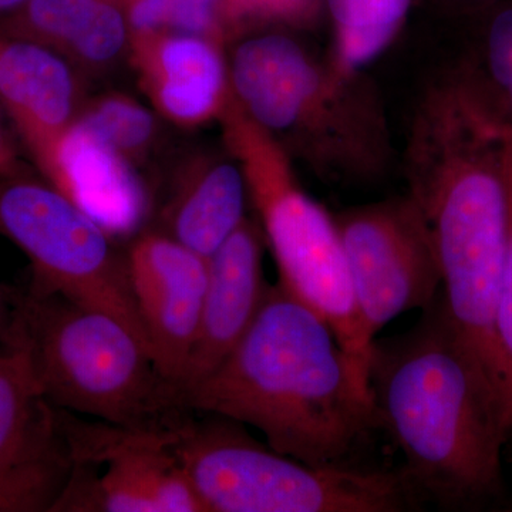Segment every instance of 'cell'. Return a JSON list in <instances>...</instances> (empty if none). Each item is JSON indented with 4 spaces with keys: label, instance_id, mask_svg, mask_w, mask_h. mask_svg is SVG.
Returning a JSON list of instances; mask_svg holds the SVG:
<instances>
[{
    "label": "cell",
    "instance_id": "cell-21",
    "mask_svg": "<svg viewBox=\"0 0 512 512\" xmlns=\"http://www.w3.org/2000/svg\"><path fill=\"white\" fill-rule=\"evenodd\" d=\"M126 9L116 0H97L89 19L62 50L74 67L100 72L130 49Z\"/></svg>",
    "mask_w": 512,
    "mask_h": 512
},
{
    "label": "cell",
    "instance_id": "cell-2",
    "mask_svg": "<svg viewBox=\"0 0 512 512\" xmlns=\"http://www.w3.org/2000/svg\"><path fill=\"white\" fill-rule=\"evenodd\" d=\"M181 399L194 412L254 427L278 453L315 467L352 466L380 429L369 383L333 330L279 284L268 285L221 365Z\"/></svg>",
    "mask_w": 512,
    "mask_h": 512
},
{
    "label": "cell",
    "instance_id": "cell-9",
    "mask_svg": "<svg viewBox=\"0 0 512 512\" xmlns=\"http://www.w3.org/2000/svg\"><path fill=\"white\" fill-rule=\"evenodd\" d=\"M336 224L357 312L372 342L397 316L436 301L443 286L439 255L413 198L349 212Z\"/></svg>",
    "mask_w": 512,
    "mask_h": 512
},
{
    "label": "cell",
    "instance_id": "cell-23",
    "mask_svg": "<svg viewBox=\"0 0 512 512\" xmlns=\"http://www.w3.org/2000/svg\"><path fill=\"white\" fill-rule=\"evenodd\" d=\"M503 167L508 195V232L503 281L495 319V339L512 430V130L508 127L504 130Z\"/></svg>",
    "mask_w": 512,
    "mask_h": 512
},
{
    "label": "cell",
    "instance_id": "cell-3",
    "mask_svg": "<svg viewBox=\"0 0 512 512\" xmlns=\"http://www.w3.org/2000/svg\"><path fill=\"white\" fill-rule=\"evenodd\" d=\"M439 117L440 164L421 173L413 200L433 235L448 312L504 393L495 339L508 232L504 124L467 99Z\"/></svg>",
    "mask_w": 512,
    "mask_h": 512
},
{
    "label": "cell",
    "instance_id": "cell-4",
    "mask_svg": "<svg viewBox=\"0 0 512 512\" xmlns=\"http://www.w3.org/2000/svg\"><path fill=\"white\" fill-rule=\"evenodd\" d=\"M5 349L25 353L59 409L131 427L178 431L191 410L136 333L60 293L13 288Z\"/></svg>",
    "mask_w": 512,
    "mask_h": 512
},
{
    "label": "cell",
    "instance_id": "cell-10",
    "mask_svg": "<svg viewBox=\"0 0 512 512\" xmlns=\"http://www.w3.org/2000/svg\"><path fill=\"white\" fill-rule=\"evenodd\" d=\"M72 474L62 409L25 353H0V512H53Z\"/></svg>",
    "mask_w": 512,
    "mask_h": 512
},
{
    "label": "cell",
    "instance_id": "cell-27",
    "mask_svg": "<svg viewBox=\"0 0 512 512\" xmlns=\"http://www.w3.org/2000/svg\"><path fill=\"white\" fill-rule=\"evenodd\" d=\"M13 315V288L0 284V343L8 336Z\"/></svg>",
    "mask_w": 512,
    "mask_h": 512
},
{
    "label": "cell",
    "instance_id": "cell-24",
    "mask_svg": "<svg viewBox=\"0 0 512 512\" xmlns=\"http://www.w3.org/2000/svg\"><path fill=\"white\" fill-rule=\"evenodd\" d=\"M487 64L503 93L512 89V3L495 10L487 30Z\"/></svg>",
    "mask_w": 512,
    "mask_h": 512
},
{
    "label": "cell",
    "instance_id": "cell-17",
    "mask_svg": "<svg viewBox=\"0 0 512 512\" xmlns=\"http://www.w3.org/2000/svg\"><path fill=\"white\" fill-rule=\"evenodd\" d=\"M247 197L241 165L192 157L175 177L158 231L210 258L247 218Z\"/></svg>",
    "mask_w": 512,
    "mask_h": 512
},
{
    "label": "cell",
    "instance_id": "cell-25",
    "mask_svg": "<svg viewBox=\"0 0 512 512\" xmlns=\"http://www.w3.org/2000/svg\"><path fill=\"white\" fill-rule=\"evenodd\" d=\"M306 0H222L224 20L288 16L303 8Z\"/></svg>",
    "mask_w": 512,
    "mask_h": 512
},
{
    "label": "cell",
    "instance_id": "cell-28",
    "mask_svg": "<svg viewBox=\"0 0 512 512\" xmlns=\"http://www.w3.org/2000/svg\"><path fill=\"white\" fill-rule=\"evenodd\" d=\"M28 0H0V19L8 18L16 10L22 8Z\"/></svg>",
    "mask_w": 512,
    "mask_h": 512
},
{
    "label": "cell",
    "instance_id": "cell-7",
    "mask_svg": "<svg viewBox=\"0 0 512 512\" xmlns=\"http://www.w3.org/2000/svg\"><path fill=\"white\" fill-rule=\"evenodd\" d=\"M0 235L28 256L29 288L60 293L109 313L148 348L126 254H121L103 225L46 178L33 170L0 177Z\"/></svg>",
    "mask_w": 512,
    "mask_h": 512
},
{
    "label": "cell",
    "instance_id": "cell-29",
    "mask_svg": "<svg viewBox=\"0 0 512 512\" xmlns=\"http://www.w3.org/2000/svg\"><path fill=\"white\" fill-rule=\"evenodd\" d=\"M504 97H505V103H507L508 113H510V117H511V123L505 124V126H507L508 128H511V130H512V89L508 90V92H505Z\"/></svg>",
    "mask_w": 512,
    "mask_h": 512
},
{
    "label": "cell",
    "instance_id": "cell-22",
    "mask_svg": "<svg viewBox=\"0 0 512 512\" xmlns=\"http://www.w3.org/2000/svg\"><path fill=\"white\" fill-rule=\"evenodd\" d=\"M97 0H28L8 18L0 32L23 37L62 53L89 19Z\"/></svg>",
    "mask_w": 512,
    "mask_h": 512
},
{
    "label": "cell",
    "instance_id": "cell-19",
    "mask_svg": "<svg viewBox=\"0 0 512 512\" xmlns=\"http://www.w3.org/2000/svg\"><path fill=\"white\" fill-rule=\"evenodd\" d=\"M79 123L136 164L158 138L156 114L123 93H109L84 103Z\"/></svg>",
    "mask_w": 512,
    "mask_h": 512
},
{
    "label": "cell",
    "instance_id": "cell-6",
    "mask_svg": "<svg viewBox=\"0 0 512 512\" xmlns=\"http://www.w3.org/2000/svg\"><path fill=\"white\" fill-rule=\"evenodd\" d=\"M221 121L278 265V284L328 323L369 383L373 342L357 312L338 224L296 184L281 148L234 96Z\"/></svg>",
    "mask_w": 512,
    "mask_h": 512
},
{
    "label": "cell",
    "instance_id": "cell-11",
    "mask_svg": "<svg viewBox=\"0 0 512 512\" xmlns=\"http://www.w3.org/2000/svg\"><path fill=\"white\" fill-rule=\"evenodd\" d=\"M128 278L154 362L180 390L197 335L208 281V258L161 231L130 245Z\"/></svg>",
    "mask_w": 512,
    "mask_h": 512
},
{
    "label": "cell",
    "instance_id": "cell-18",
    "mask_svg": "<svg viewBox=\"0 0 512 512\" xmlns=\"http://www.w3.org/2000/svg\"><path fill=\"white\" fill-rule=\"evenodd\" d=\"M410 5L412 0H328L342 63L355 69L379 55L396 35Z\"/></svg>",
    "mask_w": 512,
    "mask_h": 512
},
{
    "label": "cell",
    "instance_id": "cell-12",
    "mask_svg": "<svg viewBox=\"0 0 512 512\" xmlns=\"http://www.w3.org/2000/svg\"><path fill=\"white\" fill-rule=\"evenodd\" d=\"M83 107L79 72L62 53L0 32V109L42 177Z\"/></svg>",
    "mask_w": 512,
    "mask_h": 512
},
{
    "label": "cell",
    "instance_id": "cell-31",
    "mask_svg": "<svg viewBox=\"0 0 512 512\" xmlns=\"http://www.w3.org/2000/svg\"><path fill=\"white\" fill-rule=\"evenodd\" d=\"M116 2H120V3H121V5H124V3H126V2H127V0H116Z\"/></svg>",
    "mask_w": 512,
    "mask_h": 512
},
{
    "label": "cell",
    "instance_id": "cell-13",
    "mask_svg": "<svg viewBox=\"0 0 512 512\" xmlns=\"http://www.w3.org/2000/svg\"><path fill=\"white\" fill-rule=\"evenodd\" d=\"M264 232L245 218L208 258V281L197 335L180 394L214 372L238 345L264 302Z\"/></svg>",
    "mask_w": 512,
    "mask_h": 512
},
{
    "label": "cell",
    "instance_id": "cell-5",
    "mask_svg": "<svg viewBox=\"0 0 512 512\" xmlns=\"http://www.w3.org/2000/svg\"><path fill=\"white\" fill-rule=\"evenodd\" d=\"M177 451L204 512H399L412 508L402 473L309 466L249 436L244 424L192 412Z\"/></svg>",
    "mask_w": 512,
    "mask_h": 512
},
{
    "label": "cell",
    "instance_id": "cell-16",
    "mask_svg": "<svg viewBox=\"0 0 512 512\" xmlns=\"http://www.w3.org/2000/svg\"><path fill=\"white\" fill-rule=\"evenodd\" d=\"M234 99L266 131L288 130L318 93L319 77L301 47L282 35L245 40L231 64Z\"/></svg>",
    "mask_w": 512,
    "mask_h": 512
},
{
    "label": "cell",
    "instance_id": "cell-26",
    "mask_svg": "<svg viewBox=\"0 0 512 512\" xmlns=\"http://www.w3.org/2000/svg\"><path fill=\"white\" fill-rule=\"evenodd\" d=\"M15 136L8 126L5 113L0 109V177L32 170V167L20 157L19 144Z\"/></svg>",
    "mask_w": 512,
    "mask_h": 512
},
{
    "label": "cell",
    "instance_id": "cell-1",
    "mask_svg": "<svg viewBox=\"0 0 512 512\" xmlns=\"http://www.w3.org/2000/svg\"><path fill=\"white\" fill-rule=\"evenodd\" d=\"M409 332L375 340L369 387L414 493L450 510L504 497L510 414L500 384L451 318L443 291Z\"/></svg>",
    "mask_w": 512,
    "mask_h": 512
},
{
    "label": "cell",
    "instance_id": "cell-8",
    "mask_svg": "<svg viewBox=\"0 0 512 512\" xmlns=\"http://www.w3.org/2000/svg\"><path fill=\"white\" fill-rule=\"evenodd\" d=\"M72 474L53 512H204L177 431L131 429L62 409Z\"/></svg>",
    "mask_w": 512,
    "mask_h": 512
},
{
    "label": "cell",
    "instance_id": "cell-30",
    "mask_svg": "<svg viewBox=\"0 0 512 512\" xmlns=\"http://www.w3.org/2000/svg\"><path fill=\"white\" fill-rule=\"evenodd\" d=\"M473 2H491V0H473Z\"/></svg>",
    "mask_w": 512,
    "mask_h": 512
},
{
    "label": "cell",
    "instance_id": "cell-14",
    "mask_svg": "<svg viewBox=\"0 0 512 512\" xmlns=\"http://www.w3.org/2000/svg\"><path fill=\"white\" fill-rule=\"evenodd\" d=\"M130 56L161 117L184 128L221 117L231 96L217 40L173 32L134 33Z\"/></svg>",
    "mask_w": 512,
    "mask_h": 512
},
{
    "label": "cell",
    "instance_id": "cell-15",
    "mask_svg": "<svg viewBox=\"0 0 512 512\" xmlns=\"http://www.w3.org/2000/svg\"><path fill=\"white\" fill-rule=\"evenodd\" d=\"M111 235L146 220L148 192L136 164L77 121L63 138L46 177Z\"/></svg>",
    "mask_w": 512,
    "mask_h": 512
},
{
    "label": "cell",
    "instance_id": "cell-20",
    "mask_svg": "<svg viewBox=\"0 0 512 512\" xmlns=\"http://www.w3.org/2000/svg\"><path fill=\"white\" fill-rule=\"evenodd\" d=\"M131 35L173 32L220 42L224 26L222 0H127Z\"/></svg>",
    "mask_w": 512,
    "mask_h": 512
}]
</instances>
